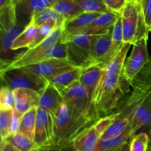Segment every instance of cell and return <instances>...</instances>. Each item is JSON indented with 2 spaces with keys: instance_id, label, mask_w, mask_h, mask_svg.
Segmentation results:
<instances>
[{
  "instance_id": "6da1fadb",
  "label": "cell",
  "mask_w": 151,
  "mask_h": 151,
  "mask_svg": "<svg viewBox=\"0 0 151 151\" xmlns=\"http://www.w3.org/2000/svg\"><path fill=\"white\" fill-rule=\"evenodd\" d=\"M52 115L55 129L53 143L51 146L43 147L50 150L60 149L72 144L84 131L96 122L77 118L65 102Z\"/></svg>"
},
{
  "instance_id": "7a4b0ae2",
  "label": "cell",
  "mask_w": 151,
  "mask_h": 151,
  "mask_svg": "<svg viewBox=\"0 0 151 151\" xmlns=\"http://www.w3.org/2000/svg\"><path fill=\"white\" fill-rule=\"evenodd\" d=\"M130 86L131 84L122 74L105 80L97 88L93 99L97 113L105 114L116 108L119 100L130 91Z\"/></svg>"
},
{
  "instance_id": "3957f363",
  "label": "cell",
  "mask_w": 151,
  "mask_h": 151,
  "mask_svg": "<svg viewBox=\"0 0 151 151\" xmlns=\"http://www.w3.org/2000/svg\"><path fill=\"white\" fill-rule=\"evenodd\" d=\"M119 114L129 119L133 136L142 128H151V91L144 94L132 93L124 111Z\"/></svg>"
},
{
  "instance_id": "277c9868",
  "label": "cell",
  "mask_w": 151,
  "mask_h": 151,
  "mask_svg": "<svg viewBox=\"0 0 151 151\" xmlns=\"http://www.w3.org/2000/svg\"><path fill=\"white\" fill-rule=\"evenodd\" d=\"M64 102L74 116L85 120L97 122L100 114L94 108L88 92L79 81L61 91Z\"/></svg>"
},
{
  "instance_id": "5b68a950",
  "label": "cell",
  "mask_w": 151,
  "mask_h": 151,
  "mask_svg": "<svg viewBox=\"0 0 151 151\" xmlns=\"http://www.w3.org/2000/svg\"><path fill=\"white\" fill-rule=\"evenodd\" d=\"M124 43L134 45L145 38H148L147 29L139 3L128 1L121 13Z\"/></svg>"
},
{
  "instance_id": "8992f818",
  "label": "cell",
  "mask_w": 151,
  "mask_h": 151,
  "mask_svg": "<svg viewBox=\"0 0 151 151\" xmlns=\"http://www.w3.org/2000/svg\"><path fill=\"white\" fill-rule=\"evenodd\" d=\"M62 33H63L62 27H57L53 31L52 33L44 41L38 44L36 47L28 49L27 51L23 52L10 65L0 71L26 67V66L36 64L47 59L52 58L53 47L56 43L61 40Z\"/></svg>"
},
{
  "instance_id": "52a82bcc",
  "label": "cell",
  "mask_w": 151,
  "mask_h": 151,
  "mask_svg": "<svg viewBox=\"0 0 151 151\" xmlns=\"http://www.w3.org/2000/svg\"><path fill=\"white\" fill-rule=\"evenodd\" d=\"M1 85L10 89L30 88L40 93L47 86L48 81L31 72L26 67L0 71Z\"/></svg>"
},
{
  "instance_id": "ba28073f",
  "label": "cell",
  "mask_w": 151,
  "mask_h": 151,
  "mask_svg": "<svg viewBox=\"0 0 151 151\" xmlns=\"http://www.w3.org/2000/svg\"><path fill=\"white\" fill-rule=\"evenodd\" d=\"M93 35L87 34L75 35L63 42L67 47V60L76 68L92 66L91 61V44Z\"/></svg>"
},
{
  "instance_id": "9c48e42d",
  "label": "cell",
  "mask_w": 151,
  "mask_h": 151,
  "mask_svg": "<svg viewBox=\"0 0 151 151\" xmlns=\"http://www.w3.org/2000/svg\"><path fill=\"white\" fill-rule=\"evenodd\" d=\"M147 40L148 38H142L132 45L131 55L125 60L122 75L130 84L151 59L147 50Z\"/></svg>"
},
{
  "instance_id": "30bf717a",
  "label": "cell",
  "mask_w": 151,
  "mask_h": 151,
  "mask_svg": "<svg viewBox=\"0 0 151 151\" xmlns=\"http://www.w3.org/2000/svg\"><path fill=\"white\" fill-rule=\"evenodd\" d=\"M119 51L113 48L112 29L107 33L93 35L91 44V65H98L104 69Z\"/></svg>"
},
{
  "instance_id": "8fae6325",
  "label": "cell",
  "mask_w": 151,
  "mask_h": 151,
  "mask_svg": "<svg viewBox=\"0 0 151 151\" xmlns=\"http://www.w3.org/2000/svg\"><path fill=\"white\" fill-rule=\"evenodd\" d=\"M58 0H13L15 16L18 25L26 27L32 16L38 12L52 7Z\"/></svg>"
},
{
  "instance_id": "7c38bea8",
  "label": "cell",
  "mask_w": 151,
  "mask_h": 151,
  "mask_svg": "<svg viewBox=\"0 0 151 151\" xmlns=\"http://www.w3.org/2000/svg\"><path fill=\"white\" fill-rule=\"evenodd\" d=\"M54 119L52 114L38 107L34 142L36 149L51 146L54 139Z\"/></svg>"
},
{
  "instance_id": "4fadbf2b",
  "label": "cell",
  "mask_w": 151,
  "mask_h": 151,
  "mask_svg": "<svg viewBox=\"0 0 151 151\" xmlns=\"http://www.w3.org/2000/svg\"><path fill=\"white\" fill-rule=\"evenodd\" d=\"M24 28V27L15 24L6 29L0 30L1 31V50H0L1 69L0 70H2L7 67L16 58L19 57L23 52H16V51H13L12 50V45L15 39L20 35Z\"/></svg>"
},
{
  "instance_id": "5bb4252c",
  "label": "cell",
  "mask_w": 151,
  "mask_h": 151,
  "mask_svg": "<svg viewBox=\"0 0 151 151\" xmlns=\"http://www.w3.org/2000/svg\"><path fill=\"white\" fill-rule=\"evenodd\" d=\"M26 68L44 78L47 81H50L58 75L71 70L75 67L72 66L67 60L50 58L32 66H26Z\"/></svg>"
},
{
  "instance_id": "9a60e30c",
  "label": "cell",
  "mask_w": 151,
  "mask_h": 151,
  "mask_svg": "<svg viewBox=\"0 0 151 151\" xmlns=\"http://www.w3.org/2000/svg\"><path fill=\"white\" fill-rule=\"evenodd\" d=\"M100 13H83L82 14L64 21L62 26L61 41L78 35L83 34L86 29L100 16Z\"/></svg>"
},
{
  "instance_id": "2e32d148",
  "label": "cell",
  "mask_w": 151,
  "mask_h": 151,
  "mask_svg": "<svg viewBox=\"0 0 151 151\" xmlns=\"http://www.w3.org/2000/svg\"><path fill=\"white\" fill-rule=\"evenodd\" d=\"M15 97L14 109L24 114L35 107H38L40 94L30 88H18L13 90Z\"/></svg>"
},
{
  "instance_id": "e0dca14e",
  "label": "cell",
  "mask_w": 151,
  "mask_h": 151,
  "mask_svg": "<svg viewBox=\"0 0 151 151\" xmlns=\"http://www.w3.org/2000/svg\"><path fill=\"white\" fill-rule=\"evenodd\" d=\"M63 103L64 99L61 91L48 82L45 88L40 93L38 107L42 108L53 114Z\"/></svg>"
},
{
  "instance_id": "ac0fdd59",
  "label": "cell",
  "mask_w": 151,
  "mask_h": 151,
  "mask_svg": "<svg viewBox=\"0 0 151 151\" xmlns=\"http://www.w3.org/2000/svg\"><path fill=\"white\" fill-rule=\"evenodd\" d=\"M103 72V68L98 65H92L81 69L79 82L86 88L92 102L95 91L101 80Z\"/></svg>"
},
{
  "instance_id": "d6986e66",
  "label": "cell",
  "mask_w": 151,
  "mask_h": 151,
  "mask_svg": "<svg viewBox=\"0 0 151 151\" xmlns=\"http://www.w3.org/2000/svg\"><path fill=\"white\" fill-rule=\"evenodd\" d=\"M102 135L95 123L93 124L74 141V148L75 151H94Z\"/></svg>"
},
{
  "instance_id": "ffe728a7",
  "label": "cell",
  "mask_w": 151,
  "mask_h": 151,
  "mask_svg": "<svg viewBox=\"0 0 151 151\" xmlns=\"http://www.w3.org/2000/svg\"><path fill=\"white\" fill-rule=\"evenodd\" d=\"M131 44L125 43L122 48L119 50V51L116 53V55L112 58V60L106 65L103 69V75H102L101 80L99 83L98 87L104 82L106 79L110 77L114 76V75H121L123 69L124 64H125V60L127 58V54L130 50V47H131ZM97 87V88H98Z\"/></svg>"
},
{
  "instance_id": "44dd1931",
  "label": "cell",
  "mask_w": 151,
  "mask_h": 151,
  "mask_svg": "<svg viewBox=\"0 0 151 151\" xmlns=\"http://www.w3.org/2000/svg\"><path fill=\"white\" fill-rule=\"evenodd\" d=\"M119 15L112 11L103 13L86 29L83 34L95 35L107 33L113 28Z\"/></svg>"
},
{
  "instance_id": "7402d4cb",
  "label": "cell",
  "mask_w": 151,
  "mask_h": 151,
  "mask_svg": "<svg viewBox=\"0 0 151 151\" xmlns=\"http://www.w3.org/2000/svg\"><path fill=\"white\" fill-rule=\"evenodd\" d=\"M38 36L39 27L29 24L13 41L12 50L13 51H19L23 48L29 49L37 41Z\"/></svg>"
},
{
  "instance_id": "603a6c76",
  "label": "cell",
  "mask_w": 151,
  "mask_h": 151,
  "mask_svg": "<svg viewBox=\"0 0 151 151\" xmlns=\"http://www.w3.org/2000/svg\"><path fill=\"white\" fill-rule=\"evenodd\" d=\"M133 93L143 94L151 91V59L131 83Z\"/></svg>"
},
{
  "instance_id": "cb8c5ba5",
  "label": "cell",
  "mask_w": 151,
  "mask_h": 151,
  "mask_svg": "<svg viewBox=\"0 0 151 151\" xmlns=\"http://www.w3.org/2000/svg\"><path fill=\"white\" fill-rule=\"evenodd\" d=\"M132 137L131 127L129 126L118 137L108 139H100L94 151H115L125 143L128 142Z\"/></svg>"
},
{
  "instance_id": "d4e9b609",
  "label": "cell",
  "mask_w": 151,
  "mask_h": 151,
  "mask_svg": "<svg viewBox=\"0 0 151 151\" xmlns=\"http://www.w3.org/2000/svg\"><path fill=\"white\" fill-rule=\"evenodd\" d=\"M64 21V18L57 13L52 7H49L35 13L32 16L30 24L38 27L46 23H55L58 26L62 27Z\"/></svg>"
},
{
  "instance_id": "484cf974",
  "label": "cell",
  "mask_w": 151,
  "mask_h": 151,
  "mask_svg": "<svg viewBox=\"0 0 151 151\" xmlns=\"http://www.w3.org/2000/svg\"><path fill=\"white\" fill-rule=\"evenodd\" d=\"M81 68H73L71 70L65 72L57 77L48 81L53 86L58 88L60 91L66 89L69 86L78 82L81 77Z\"/></svg>"
},
{
  "instance_id": "4316f807",
  "label": "cell",
  "mask_w": 151,
  "mask_h": 151,
  "mask_svg": "<svg viewBox=\"0 0 151 151\" xmlns=\"http://www.w3.org/2000/svg\"><path fill=\"white\" fill-rule=\"evenodd\" d=\"M52 7L65 20L75 18L83 13L74 0H58Z\"/></svg>"
},
{
  "instance_id": "83f0119b",
  "label": "cell",
  "mask_w": 151,
  "mask_h": 151,
  "mask_svg": "<svg viewBox=\"0 0 151 151\" xmlns=\"http://www.w3.org/2000/svg\"><path fill=\"white\" fill-rule=\"evenodd\" d=\"M129 126V119L119 113H116L114 121L103 133L100 139H108L118 137L122 134Z\"/></svg>"
},
{
  "instance_id": "f1b7e54d",
  "label": "cell",
  "mask_w": 151,
  "mask_h": 151,
  "mask_svg": "<svg viewBox=\"0 0 151 151\" xmlns=\"http://www.w3.org/2000/svg\"><path fill=\"white\" fill-rule=\"evenodd\" d=\"M37 110L38 107L31 109L24 114L21 119L19 133L24 134L34 141L35 125H36Z\"/></svg>"
},
{
  "instance_id": "f546056e",
  "label": "cell",
  "mask_w": 151,
  "mask_h": 151,
  "mask_svg": "<svg viewBox=\"0 0 151 151\" xmlns=\"http://www.w3.org/2000/svg\"><path fill=\"white\" fill-rule=\"evenodd\" d=\"M5 139L14 145L19 151H35L36 149V145L33 140L22 133L19 132L14 135L9 136Z\"/></svg>"
},
{
  "instance_id": "4dcf8cb0",
  "label": "cell",
  "mask_w": 151,
  "mask_h": 151,
  "mask_svg": "<svg viewBox=\"0 0 151 151\" xmlns=\"http://www.w3.org/2000/svg\"><path fill=\"white\" fill-rule=\"evenodd\" d=\"M83 13H103L109 10L103 0H74Z\"/></svg>"
},
{
  "instance_id": "1f68e13d",
  "label": "cell",
  "mask_w": 151,
  "mask_h": 151,
  "mask_svg": "<svg viewBox=\"0 0 151 151\" xmlns=\"http://www.w3.org/2000/svg\"><path fill=\"white\" fill-rule=\"evenodd\" d=\"M150 137L146 133H139L133 136L130 140V151H147Z\"/></svg>"
},
{
  "instance_id": "d6a6232c",
  "label": "cell",
  "mask_w": 151,
  "mask_h": 151,
  "mask_svg": "<svg viewBox=\"0 0 151 151\" xmlns=\"http://www.w3.org/2000/svg\"><path fill=\"white\" fill-rule=\"evenodd\" d=\"M14 109L0 110V135L1 139H6L10 136V125Z\"/></svg>"
},
{
  "instance_id": "836d02e7",
  "label": "cell",
  "mask_w": 151,
  "mask_h": 151,
  "mask_svg": "<svg viewBox=\"0 0 151 151\" xmlns=\"http://www.w3.org/2000/svg\"><path fill=\"white\" fill-rule=\"evenodd\" d=\"M123 32H122V25L121 15L118 16L117 19L115 22L114 25L112 28V44L113 48L116 51H119L123 44Z\"/></svg>"
},
{
  "instance_id": "e575fe53",
  "label": "cell",
  "mask_w": 151,
  "mask_h": 151,
  "mask_svg": "<svg viewBox=\"0 0 151 151\" xmlns=\"http://www.w3.org/2000/svg\"><path fill=\"white\" fill-rule=\"evenodd\" d=\"M15 108V97L13 90L1 86L0 91V110H7Z\"/></svg>"
},
{
  "instance_id": "d590c367",
  "label": "cell",
  "mask_w": 151,
  "mask_h": 151,
  "mask_svg": "<svg viewBox=\"0 0 151 151\" xmlns=\"http://www.w3.org/2000/svg\"><path fill=\"white\" fill-rule=\"evenodd\" d=\"M103 1L109 10L118 14L122 13L128 2V0H103Z\"/></svg>"
},
{
  "instance_id": "8d00e7d4",
  "label": "cell",
  "mask_w": 151,
  "mask_h": 151,
  "mask_svg": "<svg viewBox=\"0 0 151 151\" xmlns=\"http://www.w3.org/2000/svg\"><path fill=\"white\" fill-rule=\"evenodd\" d=\"M52 58L67 60V47L66 43L60 40L55 44L53 47Z\"/></svg>"
},
{
  "instance_id": "74e56055",
  "label": "cell",
  "mask_w": 151,
  "mask_h": 151,
  "mask_svg": "<svg viewBox=\"0 0 151 151\" xmlns=\"http://www.w3.org/2000/svg\"><path fill=\"white\" fill-rule=\"evenodd\" d=\"M140 5L147 29L151 32V0H142Z\"/></svg>"
},
{
  "instance_id": "f35d334b",
  "label": "cell",
  "mask_w": 151,
  "mask_h": 151,
  "mask_svg": "<svg viewBox=\"0 0 151 151\" xmlns=\"http://www.w3.org/2000/svg\"><path fill=\"white\" fill-rule=\"evenodd\" d=\"M22 114L19 113L16 111L14 109V112H13V116L12 118L11 125H10V136L14 135V134H17L19 131V128H20V123H21V119L22 116Z\"/></svg>"
},
{
  "instance_id": "ab89813d",
  "label": "cell",
  "mask_w": 151,
  "mask_h": 151,
  "mask_svg": "<svg viewBox=\"0 0 151 151\" xmlns=\"http://www.w3.org/2000/svg\"><path fill=\"white\" fill-rule=\"evenodd\" d=\"M1 151H19L5 139H1Z\"/></svg>"
},
{
  "instance_id": "60d3db41",
  "label": "cell",
  "mask_w": 151,
  "mask_h": 151,
  "mask_svg": "<svg viewBox=\"0 0 151 151\" xmlns=\"http://www.w3.org/2000/svg\"><path fill=\"white\" fill-rule=\"evenodd\" d=\"M35 151H75L74 148L73 143L71 145H69L67 146L61 147L60 149H56V150H48V149H39V150H36Z\"/></svg>"
},
{
  "instance_id": "b9f144b4",
  "label": "cell",
  "mask_w": 151,
  "mask_h": 151,
  "mask_svg": "<svg viewBox=\"0 0 151 151\" xmlns=\"http://www.w3.org/2000/svg\"><path fill=\"white\" fill-rule=\"evenodd\" d=\"M13 4V0H0V10L10 7Z\"/></svg>"
},
{
  "instance_id": "7bdbcfd3",
  "label": "cell",
  "mask_w": 151,
  "mask_h": 151,
  "mask_svg": "<svg viewBox=\"0 0 151 151\" xmlns=\"http://www.w3.org/2000/svg\"><path fill=\"white\" fill-rule=\"evenodd\" d=\"M129 143H130V142L125 143V145H123L122 146H121L119 148H118L117 150H116L115 151H130Z\"/></svg>"
},
{
  "instance_id": "ee69618b",
  "label": "cell",
  "mask_w": 151,
  "mask_h": 151,
  "mask_svg": "<svg viewBox=\"0 0 151 151\" xmlns=\"http://www.w3.org/2000/svg\"><path fill=\"white\" fill-rule=\"evenodd\" d=\"M142 0H128V1H134V2H136V3H139L141 2Z\"/></svg>"
},
{
  "instance_id": "f6af8a7d",
  "label": "cell",
  "mask_w": 151,
  "mask_h": 151,
  "mask_svg": "<svg viewBox=\"0 0 151 151\" xmlns=\"http://www.w3.org/2000/svg\"><path fill=\"white\" fill-rule=\"evenodd\" d=\"M147 151H151V145L150 146H149V147H148V150H147Z\"/></svg>"
},
{
  "instance_id": "bcb514c9",
  "label": "cell",
  "mask_w": 151,
  "mask_h": 151,
  "mask_svg": "<svg viewBox=\"0 0 151 151\" xmlns=\"http://www.w3.org/2000/svg\"><path fill=\"white\" fill-rule=\"evenodd\" d=\"M150 135H151V128H150ZM150 142H151V140H150Z\"/></svg>"
}]
</instances>
